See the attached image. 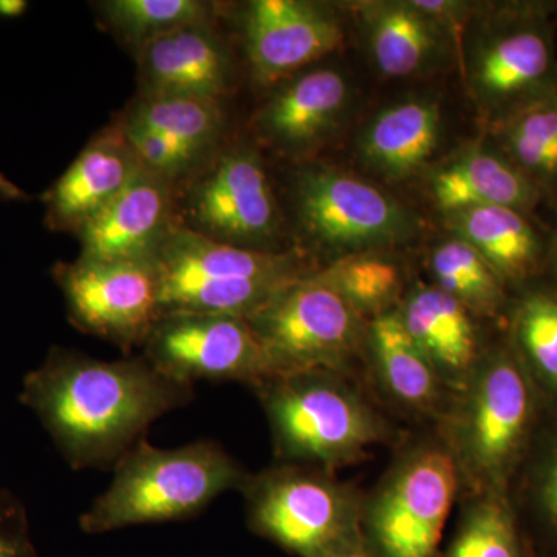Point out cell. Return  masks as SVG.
Listing matches in <instances>:
<instances>
[{
	"label": "cell",
	"mask_w": 557,
	"mask_h": 557,
	"mask_svg": "<svg viewBox=\"0 0 557 557\" xmlns=\"http://www.w3.org/2000/svg\"><path fill=\"white\" fill-rule=\"evenodd\" d=\"M366 341L381 383L392 397L418 410L437 403L443 381L409 335L397 310L373 318Z\"/></svg>",
	"instance_id": "cb8c5ba5"
},
{
	"label": "cell",
	"mask_w": 557,
	"mask_h": 557,
	"mask_svg": "<svg viewBox=\"0 0 557 557\" xmlns=\"http://www.w3.org/2000/svg\"><path fill=\"white\" fill-rule=\"evenodd\" d=\"M438 557H520L511 516L496 500L482 502L468 512L445 555Z\"/></svg>",
	"instance_id": "f546056e"
},
{
	"label": "cell",
	"mask_w": 557,
	"mask_h": 557,
	"mask_svg": "<svg viewBox=\"0 0 557 557\" xmlns=\"http://www.w3.org/2000/svg\"><path fill=\"white\" fill-rule=\"evenodd\" d=\"M457 479L456 458L445 450L410 456L362 516L366 556L438 557Z\"/></svg>",
	"instance_id": "30bf717a"
},
{
	"label": "cell",
	"mask_w": 557,
	"mask_h": 557,
	"mask_svg": "<svg viewBox=\"0 0 557 557\" xmlns=\"http://www.w3.org/2000/svg\"><path fill=\"white\" fill-rule=\"evenodd\" d=\"M361 321L313 274L248 318L269 359L271 376L311 370L339 372L366 341Z\"/></svg>",
	"instance_id": "ba28073f"
},
{
	"label": "cell",
	"mask_w": 557,
	"mask_h": 557,
	"mask_svg": "<svg viewBox=\"0 0 557 557\" xmlns=\"http://www.w3.org/2000/svg\"><path fill=\"white\" fill-rule=\"evenodd\" d=\"M502 152L531 182L557 180V95L549 90L493 124Z\"/></svg>",
	"instance_id": "484cf974"
},
{
	"label": "cell",
	"mask_w": 557,
	"mask_h": 557,
	"mask_svg": "<svg viewBox=\"0 0 557 557\" xmlns=\"http://www.w3.org/2000/svg\"><path fill=\"white\" fill-rule=\"evenodd\" d=\"M51 277L81 332L123 350L143 347L159 321L160 281L156 260L83 258L58 262Z\"/></svg>",
	"instance_id": "8fae6325"
},
{
	"label": "cell",
	"mask_w": 557,
	"mask_h": 557,
	"mask_svg": "<svg viewBox=\"0 0 557 557\" xmlns=\"http://www.w3.org/2000/svg\"><path fill=\"white\" fill-rule=\"evenodd\" d=\"M0 557H38L24 508L5 491H0Z\"/></svg>",
	"instance_id": "d6a6232c"
},
{
	"label": "cell",
	"mask_w": 557,
	"mask_h": 557,
	"mask_svg": "<svg viewBox=\"0 0 557 557\" xmlns=\"http://www.w3.org/2000/svg\"><path fill=\"white\" fill-rule=\"evenodd\" d=\"M252 79L277 86L338 49L343 21L335 9L307 0H252L240 17Z\"/></svg>",
	"instance_id": "5bb4252c"
},
{
	"label": "cell",
	"mask_w": 557,
	"mask_h": 557,
	"mask_svg": "<svg viewBox=\"0 0 557 557\" xmlns=\"http://www.w3.org/2000/svg\"><path fill=\"white\" fill-rule=\"evenodd\" d=\"M364 557H368V556H364Z\"/></svg>",
	"instance_id": "74e56055"
},
{
	"label": "cell",
	"mask_w": 557,
	"mask_h": 557,
	"mask_svg": "<svg viewBox=\"0 0 557 557\" xmlns=\"http://www.w3.org/2000/svg\"><path fill=\"white\" fill-rule=\"evenodd\" d=\"M269 416L277 453L288 460L336 467L381 438L379 418L335 372L311 370L255 384Z\"/></svg>",
	"instance_id": "5b68a950"
},
{
	"label": "cell",
	"mask_w": 557,
	"mask_h": 557,
	"mask_svg": "<svg viewBox=\"0 0 557 557\" xmlns=\"http://www.w3.org/2000/svg\"><path fill=\"white\" fill-rule=\"evenodd\" d=\"M178 223L177 186L141 166L131 185L76 234L79 256L153 259Z\"/></svg>",
	"instance_id": "2e32d148"
},
{
	"label": "cell",
	"mask_w": 557,
	"mask_h": 557,
	"mask_svg": "<svg viewBox=\"0 0 557 557\" xmlns=\"http://www.w3.org/2000/svg\"><path fill=\"white\" fill-rule=\"evenodd\" d=\"M530 391L518 366L494 357L478 366L456 429L461 467L480 482H496L515 456L530 418Z\"/></svg>",
	"instance_id": "4fadbf2b"
},
{
	"label": "cell",
	"mask_w": 557,
	"mask_h": 557,
	"mask_svg": "<svg viewBox=\"0 0 557 557\" xmlns=\"http://www.w3.org/2000/svg\"><path fill=\"white\" fill-rule=\"evenodd\" d=\"M248 523L299 557H364L361 507L335 480L298 467L247 479Z\"/></svg>",
	"instance_id": "277c9868"
},
{
	"label": "cell",
	"mask_w": 557,
	"mask_h": 557,
	"mask_svg": "<svg viewBox=\"0 0 557 557\" xmlns=\"http://www.w3.org/2000/svg\"><path fill=\"white\" fill-rule=\"evenodd\" d=\"M355 16L370 62L387 78L431 75L457 53L449 28L417 0L359 2Z\"/></svg>",
	"instance_id": "ac0fdd59"
},
{
	"label": "cell",
	"mask_w": 557,
	"mask_h": 557,
	"mask_svg": "<svg viewBox=\"0 0 557 557\" xmlns=\"http://www.w3.org/2000/svg\"><path fill=\"white\" fill-rule=\"evenodd\" d=\"M139 95H177L223 102L236 83L228 42L214 22L178 28L135 53Z\"/></svg>",
	"instance_id": "e0dca14e"
},
{
	"label": "cell",
	"mask_w": 557,
	"mask_h": 557,
	"mask_svg": "<svg viewBox=\"0 0 557 557\" xmlns=\"http://www.w3.org/2000/svg\"><path fill=\"white\" fill-rule=\"evenodd\" d=\"M116 120L164 135L208 160L222 149L226 127L223 102L177 95H138Z\"/></svg>",
	"instance_id": "d4e9b609"
},
{
	"label": "cell",
	"mask_w": 557,
	"mask_h": 557,
	"mask_svg": "<svg viewBox=\"0 0 557 557\" xmlns=\"http://www.w3.org/2000/svg\"><path fill=\"white\" fill-rule=\"evenodd\" d=\"M354 101L350 79L335 67H311L282 81L252 116L260 143L307 161L343 127Z\"/></svg>",
	"instance_id": "9a60e30c"
},
{
	"label": "cell",
	"mask_w": 557,
	"mask_h": 557,
	"mask_svg": "<svg viewBox=\"0 0 557 557\" xmlns=\"http://www.w3.org/2000/svg\"><path fill=\"white\" fill-rule=\"evenodd\" d=\"M397 311L443 383L467 388L479 366L478 329L471 311L434 285L410 289Z\"/></svg>",
	"instance_id": "44dd1931"
},
{
	"label": "cell",
	"mask_w": 557,
	"mask_h": 557,
	"mask_svg": "<svg viewBox=\"0 0 557 557\" xmlns=\"http://www.w3.org/2000/svg\"><path fill=\"white\" fill-rule=\"evenodd\" d=\"M153 260L160 281L159 318L194 313L248 319L318 270L296 249L267 252L231 247L180 223Z\"/></svg>",
	"instance_id": "3957f363"
},
{
	"label": "cell",
	"mask_w": 557,
	"mask_h": 557,
	"mask_svg": "<svg viewBox=\"0 0 557 557\" xmlns=\"http://www.w3.org/2000/svg\"><path fill=\"white\" fill-rule=\"evenodd\" d=\"M542 496H544V504L549 518H552L553 522L557 525V454L556 457L553 458L552 465H549L544 490H542Z\"/></svg>",
	"instance_id": "836d02e7"
},
{
	"label": "cell",
	"mask_w": 557,
	"mask_h": 557,
	"mask_svg": "<svg viewBox=\"0 0 557 557\" xmlns=\"http://www.w3.org/2000/svg\"><path fill=\"white\" fill-rule=\"evenodd\" d=\"M247 479L219 443L161 449L143 438L116 461L112 483L81 516V530L102 534L194 518L220 494L242 490Z\"/></svg>",
	"instance_id": "7a4b0ae2"
},
{
	"label": "cell",
	"mask_w": 557,
	"mask_h": 557,
	"mask_svg": "<svg viewBox=\"0 0 557 557\" xmlns=\"http://www.w3.org/2000/svg\"><path fill=\"white\" fill-rule=\"evenodd\" d=\"M194 398V386L161 375L145 358L102 361L54 347L22 383L33 410L75 469L115 467L150 424Z\"/></svg>",
	"instance_id": "6da1fadb"
},
{
	"label": "cell",
	"mask_w": 557,
	"mask_h": 557,
	"mask_svg": "<svg viewBox=\"0 0 557 557\" xmlns=\"http://www.w3.org/2000/svg\"><path fill=\"white\" fill-rule=\"evenodd\" d=\"M475 20L458 51L469 97L483 120L494 124L552 90V42L537 22L505 14Z\"/></svg>",
	"instance_id": "9c48e42d"
},
{
	"label": "cell",
	"mask_w": 557,
	"mask_h": 557,
	"mask_svg": "<svg viewBox=\"0 0 557 557\" xmlns=\"http://www.w3.org/2000/svg\"><path fill=\"white\" fill-rule=\"evenodd\" d=\"M293 207L307 239L335 259L391 251L420 230L405 205L330 164L306 163L296 172Z\"/></svg>",
	"instance_id": "8992f818"
},
{
	"label": "cell",
	"mask_w": 557,
	"mask_h": 557,
	"mask_svg": "<svg viewBox=\"0 0 557 557\" xmlns=\"http://www.w3.org/2000/svg\"><path fill=\"white\" fill-rule=\"evenodd\" d=\"M139 170L141 163L119 124L104 127L42 194L47 230L76 236L131 185Z\"/></svg>",
	"instance_id": "d6986e66"
},
{
	"label": "cell",
	"mask_w": 557,
	"mask_h": 557,
	"mask_svg": "<svg viewBox=\"0 0 557 557\" xmlns=\"http://www.w3.org/2000/svg\"><path fill=\"white\" fill-rule=\"evenodd\" d=\"M428 269L434 287L467 307L471 313L493 314L504 299L497 271L467 242L450 236L429 252Z\"/></svg>",
	"instance_id": "f1b7e54d"
},
{
	"label": "cell",
	"mask_w": 557,
	"mask_h": 557,
	"mask_svg": "<svg viewBox=\"0 0 557 557\" xmlns=\"http://www.w3.org/2000/svg\"><path fill=\"white\" fill-rule=\"evenodd\" d=\"M442 104L434 97H406L384 106L359 131V163L376 177L399 183L426 170L442 145Z\"/></svg>",
	"instance_id": "ffe728a7"
},
{
	"label": "cell",
	"mask_w": 557,
	"mask_h": 557,
	"mask_svg": "<svg viewBox=\"0 0 557 557\" xmlns=\"http://www.w3.org/2000/svg\"><path fill=\"white\" fill-rule=\"evenodd\" d=\"M429 193L443 215L479 207L525 212L539 199L536 185L504 153L485 146H472L438 164L429 175Z\"/></svg>",
	"instance_id": "7402d4cb"
},
{
	"label": "cell",
	"mask_w": 557,
	"mask_h": 557,
	"mask_svg": "<svg viewBox=\"0 0 557 557\" xmlns=\"http://www.w3.org/2000/svg\"><path fill=\"white\" fill-rule=\"evenodd\" d=\"M141 348V357L157 372L190 386L201 380L258 384L271 376L262 344L245 318L166 314Z\"/></svg>",
	"instance_id": "7c38bea8"
},
{
	"label": "cell",
	"mask_w": 557,
	"mask_h": 557,
	"mask_svg": "<svg viewBox=\"0 0 557 557\" xmlns=\"http://www.w3.org/2000/svg\"><path fill=\"white\" fill-rule=\"evenodd\" d=\"M516 335L537 372L557 387V299L533 293L516 313Z\"/></svg>",
	"instance_id": "4dcf8cb0"
},
{
	"label": "cell",
	"mask_w": 557,
	"mask_h": 557,
	"mask_svg": "<svg viewBox=\"0 0 557 557\" xmlns=\"http://www.w3.org/2000/svg\"><path fill=\"white\" fill-rule=\"evenodd\" d=\"M178 222L219 244L278 251L281 208L259 150L247 143L220 149L178 189Z\"/></svg>",
	"instance_id": "52a82bcc"
},
{
	"label": "cell",
	"mask_w": 557,
	"mask_h": 557,
	"mask_svg": "<svg viewBox=\"0 0 557 557\" xmlns=\"http://www.w3.org/2000/svg\"><path fill=\"white\" fill-rule=\"evenodd\" d=\"M132 150L141 166L159 177L168 180L172 185L182 188L194 175L207 166L211 159H205L199 153L172 141L171 138L157 132L146 129V127L135 126V124L124 123L115 120Z\"/></svg>",
	"instance_id": "1f68e13d"
},
{
	"label": "cell",
	"mask_w": 557,
	"mask_h": 557,
	"mask_svg": "<svg viewBox=\"0 0 557 557\" xmlns=\"http://www.w3.org/2000/svg\"><path fill=\"white\" fill-rule=\"evenodd\" d=\"M359 317L376 318L392 311L405 287L401 267L386 252H364L333 260L313 273Z\"/></svg>",
	"instance_id": "4316f807"
},
{
	"label": "cell",
	"mask_w": 557,
	"mask_h": 557,
	"mask_svg": "<svg viewBox=\"0 0 557 557\" xmlns=\"http://www.w3.org/2000/svg\"><path fill=\"white\" fill-rule=\"evenodd\" d=\"M549 260H552L553 269L557 273V236L553 237L552 245H549Z\"/></svg>",
	"instance_id": "8d00e7d4"
},
{
	"label": "cell",
	"mask_w": 557,
	"mask_h": 557,
	"mask_svg": "<svg viewBox=\"0 0 557 557\" xmlns=\"http://www.w3.org/2000/svg\"><path fill=\"white\" fill-rule=\"evenodd\" d=\"M443 218L449 234L478 249L502 278L525 276L536 267L542 242L523 212L505 207H479Z\"/></svg>",
	"instance_id": "603a6c76"
},
{
	"label": "cell",
	"mask_w": 557,
	"mask_h": 557,
	"mask_svg": "<svg viewBox=\"0 0 557 557\" xmlns=\"http://www.w3.org/2000/svg\"><path fill=\"white\" fill-rule=\"evenodd\" d=\"M95 5L102 27L135 53L166 33L214 22L218 10L203 0H106Z\"/></svg>",
	"instance_id": "83f0119b"
},
{
	"label": "cell",
	"mask_w": 557,
	"mask_h": 557,
	"mask_svg": "<svg viewBox=\"0 0 557 557\" xmlns=\"http://www.w3.org/2000/svg\"><path fill=\"white\" fill-rule=\"evenodd\" d=\"M28 10L25 0H0V17L2 20H16Z\"/></svg>",
	"instance_id": "e575fe53"
},
{
	"label": "cell",
	"mask_w": 557,
	"mask_h": 557,
	"mask_svg": "<svg viewBox=\"0 0 557 557\" xmlns=\"http://www.w3.org/2000/svg\"><path fill=\"white\" fill-rule=\"evenodd\" d=\"M0 199L10 201L24 200L27 199V194L17 188L13 182H10V180L0 172Z\"/></svg>",
	"instance_id": "d590c367"
}]
</instances>
